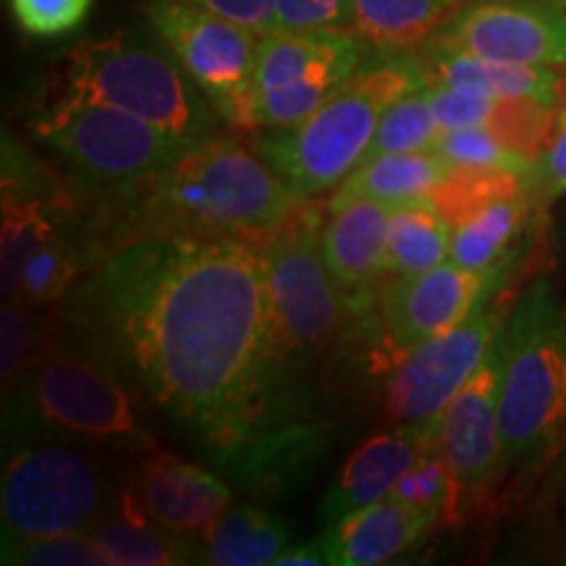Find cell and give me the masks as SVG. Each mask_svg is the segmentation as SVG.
I'll return each mask as SVG.
<instances>
[{
  "label": "cell",
  "instance_id": "obj_20",
  "mask_svg": "<svg viewBox=\"0 0 566 566\" xmlns=\"http://www.w3.org/2000/svg\"><path fill=\"white\" fill-rule=\"evenodd\" d=\"M111 566H184L200 564V543L160 527L147 516L134 493L122 483L101 520L92 525Z\"/></svg>",
  "mask_w": 566,
  "mask_h": 566
},
{
  "label": "cell",
  "instance_id": "obj_15",
  "mask_svg": "<svg viewBox=\"0 0 566 566\" xmlns=\"http://www.w3.org/2000/svg\"><path fill=\"white\" fill-rule=\"evenodd\" d=\"M493 271H467L443 263L433 271L399 275L386 294V336L394 352L405 354L424 338L443 334L472 315L493 292Z\"/></svg>",
  "mask_w": 566,
  "mask_h": 566
},
{
  "label": "cell",
  "instance_id": "obj_38",
  "mask_svg": "<svg viewBox=\"0 0 566 566\" xmlns=\"http://www.w3.org/2000/svg\"><path fill=\"white\" fill-rule=\"evenodd\" d=\"M325 564V551L321 537L304 546H286L283 554L275 558V566H321Z\"/></svg>",
  "mask_w": 566,
  "mask_h": 566
},
{
  "label": "cell",
  "instance_id": "obj_8",
  "mask_svg": "<svg viewBox=\"0 0 566 566\" xmlns=\"http://www.w3.org/2000/svg\"><path fill=\"white\" fill-rule=\"evenodd\" d=\"M34 137L74 171L97 197H108L168 168L187 150L168 132L105 103L61 97L30 124Z\"/></svg>",
  "mask_w": 566,
  "mask_h": 566
},
{
  "label": "cell",
  "instance_id": "obj_1",
  "mask_svg": "<svg viewBox=\"0 0 566 566\" xmlns=\"http://www.w3.org/2000/svg\"><path fill=\"white\" fill-rule=\"evenodd\" d=\"M61 313L218 472L265 480L302 446L283 412L286 354L258 247L132 239L101 254Z\"/></svg>",
  "mask_w": 566,
  "mask_h": 566
},
{
  "label": "cell",
  "instance_id": "obj_7",
  "mask_svg": "<svg viewBox=\"0 0 566 566\" xmlns=\"http://www.w3.org/2000/svg\"><path fill=\"white\" fill-rule=\"evenodd\" d=\"M105 451L61 438L3 443L0 543L55 533H90L116 495Z\"/></svg>",
  "mask_w": 566,
  "mask_h": 566
},
{
  "label": "cell",
  "instance_id": "obj_13",
  "mask_svg": "<svg viewBox=\"0 0 566 566\" xmlns=\"http://www.w3.org/2000/svg\"><path fill=\"white\" fill-rule=\"evenodd\" d=\"M501 331L485 359L470 380L459 388L441 417L438 454L449 467L451 491L446 501L443 525H457L470 512L472 501L493 483L504 459L499 428V386H501Z\"/></svg>",
  "mask_w": 566,
  "mask_h": 566
},
{
  "label": "cell",
  "instance_id": "obj_10",
  "mask_svg": "<svg viewBox=\"0 0 566 566\" xmlns=\"http://www.w3.org/2000/svg\"><path fill=\"white\" fill-rule=\"evenodd\" d=\"M304 205L268 237L263 252L273 331L286 357L321 349L344 323L346 294L331 273L321 229Z\"/></svg>",
  "mask_w": 566,
  "mask_h": 566
},
{
  "label": "cell",
  "instance_id": "obj_36",
  "mask_svg": "<svg viewBox=\"0 0 566 566\" xmlns=\"http://www.w3.org/2000/svg\"><path fill=\"white\" fill-rule=\"evenodd\" d=\"M430 108L441 132L464 129V126H488L493 118L499 97L470 95V92L446 87L441 82H428Z\"/></svg>",
  "mask_w": 566,
  "mask_h": 566
},
{
  "label": "cell",
  "instance_id": "obj_14",
  "mask_svg": "<svg viewBox=\"0 0 566 566\" xmlns=\"http://www.w3.org/2000/svg\"><path fill=\"white\" fill-rule=\"evenodd\" d=\"M436 42L491 61L566 66V0H475Z\"/></svg>",
  "mask_w": 566,
  "mask_h": 566
},
{
  "label": "cell",
  "instance_id": "obj_5",
  "mask_svg": "<svg viewBox=\"0 0 566 566\" xmlns=\"http://www.w3.org/2000/svg\"><path fill=\"white\" fill-rule=\"evenodd\" d=\"M63 97L113 105L189 147L216 137L221 122L153 30H118L71 48L63 66Z\"/></svg>",
  "mask_w": 566,
  "mask_h": 566
},
{
  "label": "cell",
  "instance_id": "obj_28",
  "mask_svg": "<svg viewBox=\"0 0 566 566\" xmlns=\"http://www.w3.org/2000/svg\"><path fill=\"white\" fill-rule=\"evenodd\" d=\"M527 192V176L488 166H451L430 192V202L451 229L470 221L488 205Z\"/></svg>",
  "mask_w": 566,
  "mask_h": 566
},
{
  "label": "cell",
  "instance_id": "obj_34",
  "mask_svg": "<svg viewBox=\"0 0 566 566\" xmlns=\"http://www.w3.org/2000/svg\"><path fill=\"white\" fill-rule=\"evenodd\" d=\"M95 0H9L17 24L32 38H61L87 19Z\"/></svg>",
  "mask_w": 566,
  "mask_h": 566
},
{
  "label": "cell",
  "instance_id": "obj_29",
  "mask_svg": "<svg viewBox=\"0 0 566 566\" xmlns=\"http://www.w3.org/2000/svg\"><path fill=\"white\" fill-rule=\"evenodd\" d=\"M438 137H441V126H438L433 108H430L428 84H424L420 90L407 92L384 113L378 132H375L365 153V160L384 158V155L433 150Z\"/></svg>",
  "mask_w": 566,
  "mask_h": 566
},
{
  "label": "cell",
  "instance_id": "obj_26",
  "mask_svg": "<svg viewBox=\"0 0 566 566\" xmlns=\"http://www.w3.org/2000/svg\"><path fill=\"white\" fill-rule=\"evenodd\" d=\"M449 247L451 226L443 221L430 197L391 208L386 247L388 271L396 275L433 271L449 260Z\"/></svg>",
  "mask_w": 566,
  "mask_h": 566
},
{
  "label": "cell",
  "instance_id": "obj_9",
  "mask_svg": "<svg viewBox=\"0 0 566 566\" xmlns=\"http://www.w3.org/2000/svg\"><path fill=\"white\" fill-rule=\"evenodd\" d=\"M367 61V42L354 32L263 34L242 132L304 122Z\"/></svg>",
  "mask_w": 566,
  "mask_h": 566
},
{
  "label": "cell",
  "instance_id": "obj_19",
  "mask_svg": "<svg viewBox=\"0 0 566 566\" xmlns=\"http://www.w3.org/2000/svg\"><path fill=\"white\" fill-rule=\"evenodd\" d=\"M391 205L352 200L331 210L321 229V247L344 294H365L384 275Z\"/></svg>",
  "mask_w": 566,
  "mask_h": 566
},
{
  "label": "cell",
  "instance_id": "obj_35",
  "mask_svg": "<svg viewBox=\"0 0 566 566\" xmlns=\"http://www.w3.org/2000/svg\"><path fill=\"white\" fill-rule=\"evenodd\" d=\"M527 192L537 205H551L566 195V95L558 103L554 134H551L546 150L535 160L527 179Z\"/></svg>",
  "mask_w": 566,
  "mask_h": 566
},
{
  "label": "cell",
  "instance_id": "obj_25",
  "mask_svg": "<svg viewBox=\"0 0 566 566\" xmlns=\"http://www.w3.org/2000/svg\"><path fill=\"white\" fill-rule=\"evenodd\" d=\"M533 208L535 202L530 192L488 205L470 221L451 229L449 260L467 271H493L512 250Z\"/></svg>",
  "mask_w": 566,
  "mask_h": 566
},
{
  "label": "cell",
  "instance_id": "obj_4",
  "mask_svg": "<svg viewBox=\"0 0 566 566\" xmlns=\"http://www.w3.org/2000/svg\"><path fill=\"white\" fill-rule=\"evenodd\" d=\"M430 82L428 69L409 53L370 59L313 116L283 129H263L254 147L300 202L336 189L359 163L380 118L407 92Z\"/></svg>",
  "mask_w": 566,
  "mask_h": 566
},
{
  "label": "cell",
  "instance_id": "obj_30",
  "mask_svg": "<svg viewBox=\"0 0 566 566\" xmlns=\"http://www.w3.org/2000/svg\"><path fill=\"white\" fill-rule=\"evenodd\" d=\"M6 566H111L92 533H55L0 543Z\"/></svg>",
  "mask_w": 566,
  "mask_h": 566
},
{
  "label": "cell",
  "instance_id": "obj_31",
  "mask_svg": "<svg viewBox=\"0 0 566 566\" xmlns=\"http://www.w3.org/2000/svg\"><path fill=\"white\" fill-rule=\"evenodd\" d=\"M433 153L449 166L506 168V171H516L527 176V179L530 171H533V163L509 150L488 126H464V129L441 132V137L433 145Z\"/></svg>",
  "mask_w": 566,
  "mask_h": 566
},
{
  "label": "cell",
  "instance_id": "obj_37",
  "mask_svg": "<svg viewBox=\"0 0 566 566\" xmlns=\"http://www.w3.org/2000/svg\"><path fill=\"white\" fill-rule=\"evenodd\" d=\"M189 3L237 21L258 34L275 30V0H189Z\"/></svg>",
  "mask_w": 566,
  "mask_h": 566
},
{
  "label": "cell",
  "instance_id": "obj_32",
  "mask_svg": "<svg viewBox=\"0 0 566 566\" xmlns=\"http://www.w3.org/2000/svg\"><path fill=\"white\" fill-rule=\"evenodd\" d=\"M451 491V478L449 467H446L443 457L436 451H428L409 470L401 475L399 483L394 485L391 499L401 501V504L424 509V512H433L441 516L446 512V501H449Z\"/></svg>",
  "mask_w": 566,
  "mask_h": 566
},
{
  "label": "cell",
  "instance_id": "obj_22",
  "mask_svg": "<svg viewBox=\"0 0 566 566\" xmlns=\"http://www.w3.org/2000/svg\"><path fill=\"white\" fill-rule=\"evenodd\" d=\"M292 541V527L254 504H231L197 535L200 564L268 566Z\"/></svg>",
  "mask_w": 566,
  "mask_h": 566
},
{
  "label": "cell",
  "instance_id": "obj_17",
  "mask_svg": "<svg viewBox=\"0 0 566 566\" xmlns=\"http://www.w3.org/2000/svg\"><path fill=\"white\" fill-rule=\"evenodd\" d=\"M436 449L438 430L422 424H396L388 433L367 438L352 451L336 483L323 495L321 516L336 522L354 509L388 499L409 467Z\"/></svg>",
  "mask_w": 566,
  "mask_h": 566
},
{
  "label": "cell",
  "instance_id": "obj_3",
  "mask_svg": "<svg viewBox=\"0 0 566 566\" xmlns=\"http://www.w3.org/2000/svg\"><path fill=\"white\" fill-rule=\"evenodd\" d=\"M24 438H61L105 454L158 449L132 380L66 321L38 363L3 391V443Z\"/></svg>",
  "mask_w": 566,
  "mask_h": 566
},
{
  "label": "cell",
  "instance_id": "obj_23",
  "mask_svg": "<svg viewBox=\"0 0 566 566\" xmlns=\"http://www.w3.org/2000/svg\"><path fill=\"white\" fill-rule=\"evenodd\" d=\"M449 163L433 150L384 155L359 163L331 195L328 208H342L352 200H375L384 205H407L428 200L438 181L449 174Z\"/></svg>",
  "mask_w": 566,
  "mask_h": 566
},
{
  "label": "cell",
  "instance_id": "obj_6",
  "mask_svg": "<svg viewBox=\"0 0 566 566\" xmlns=\"http://www.w3.org/2000/svg\"><path fill=\"white\" fill-rule=\"evenodd\" d=\"M499 428L506 464H530L566 430V310L537 279L501 325Z\"/></svg>",
  "mask_w": 566,
  "mask_h": 566
},
{
  "label": "cell",
  "instance_id": "obj_12",
  "mask_svg": "<svg viewBox=\"0 0 566 566\" xmlns=\"http://www.w3.org/2000/svg\"><path fill=\"white\" fill-rule=\"evenodd\" d=\"M504 315L491 296L454 328L424 338L399 354L386 384V415L396 424L441 430V417L499 336Z\"/></svg>",
  "mask_w": 566,
  "mask_h": 566
},
{
  "label": "cell",
  "instance_id": "obj_27",
  "mask_svg": "<svg viewBox=\"0 0 566 566\" xmlns=\"http://www.w3.org/2000/svg\"><path fill=\"white\" fill-rule=\"evenodd\" d=\"M63 331L61 307H34L3 300L0 310V378L3 391L17 384Z\"/></svg>",
  "mask_w": 566,
  "mask_h": 566
},
{
  "label": "cell",
  "instance_id": "obj_18",
  "mask_svg": "<svg viewBox=\"0 0 566 566\" xmlns=\"http://www.w3.org/2000/svg\"><path fill=\"white\" fill-rule=\"evenodd\" d=\"M441 516L424 509L388 499L359 506L342 520L328 522L321 535L325 564L331 566H378L415 548L433 530Z\"/></svg>",
  "mask_w": 566,
  "mask_h": 566
},
{
  "label": "cell",
  "instance_id": "obj_24",
  "mask_svg": "<svg viewBox=\"0 0 566 566\" xmlns=\"http://www.w3.org/2000/svg\"><path fill=\"white\" fill-rule=\"evenodd\" d=\"M464 0H354V34L384 51H405L443 30Z\"/></svg>",
  "mask_w": 566,
  "mask_h": 566
},
{
  "label": "cell",
  "instance_id": "obj_21",
  "mask_svg": "<svg viewBox=\"0 0 566 566\" xmlns=\"http://www.w3.org/2000/svg\"><path fill=\"white\" fill-rule=\"evenodd\" d=\"M424 69L433 82L470 92V95L533 97L546 105H558L566 95V80L556 66H525V63L480 59L443 42H433Z\"/></svg>",
  "mask_w": 566,
  "mask_h": 566
},
{
  "label": "cell",
  "instance_id": "obj_2",
  "mask_svg": "<svg viewBox=\"0 0 566 566\" xmlns=\"http://www.w3.org/2000/svg\"><path fill=\"white\" fill-rule=\"evenodd\" d=\"M105 200V237L118 247L142 237H271L300 208L258 147L210 137L171 166Z\"/></svg>",
  "mask_w": 566,
  "mask_h": 566
},
{
  "label": "cell",
  "instance_id": "obj_33",
  "mask_svg": "<svg viewBox=\"0 0 566 566\" xmlns=\"http://www.w3.org/2000/svg\"><path fill=\"white\" fill-rule=\"evenodd\" d=\"M275 30L354 32V0H275Z\"/></svg>",
  "mask_w": 566,
  "mask_h": 566
},
{
  "label": "cell",
  "instance_id": "obj_11",
  "mask_svg": "<svg viewBox=\"0 0 566 566\" xmlns=\"http://www.w3.org/2000/svg\"><path fill=\"white\" fill-rule=\"evenodd\" d=\"M142 11L221 122L242 129L263 34L189 0H145Z\"/></svg>",
  "mask_w": 566,
  "mask_h": 566
},
{
  "label": "cell",
  "instance_id": "obj_16",
  "mask_svg": "<svg viewBox=\"0 0 566 566\" xmlns=\"http://www.w3.org/2000/svg\"><path fill=\"white\" fill-rule=\"evenodd\" d=\"M126 488L150 520L187 537L200 535L233 501L221 475L163 449L139 457Z\"/></svg>",
  "mask_w": 566,
  "mask_h": 566
}]
</instances>
